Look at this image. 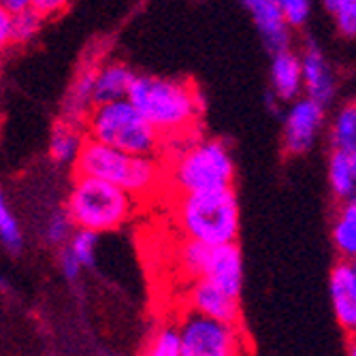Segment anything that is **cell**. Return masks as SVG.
Wrapping results in <instances>:
<instances>
[{
    "mask_svg": "<svg viewBox=\"0 0 356 356\" xmlns=\"http://www.w3.org/2000/svg\"><path fill=\"white\" fill-rule=\"evenodd\" d=\"M329 181L337 199L348 201L356 197V177H354V163L350 152L333 149L329 163Z\"/></svg>",
    "mask_w": 356,
    "mask_h": 356,
    "instance_id": "18",
    "label": "cell"
},
{
    "mask_svg": "<svg viewBox=\"0 0 356 356\" xmlns=\"http://www.w3.org/2000/svg\"><path fill=\"white\" fill-rule=\"evenodd\" d=\"M331 301L335 318L348 335L356 333V265L350 258L339 263L331 273Z\"/></svg>",
    "mask_w": 356,
    "mask_h": 356,
    "instance_id": "11",
    "label": "cell"
},
{
    "mask_svg": "<svg viewBox=\"0 0 356 356\" xmlns=\"http://www.w3.org/2000/svg\"><path fill=\"white\" fill-rule=\"evenodd\" d=\"M235 167L231 152L222 141H201L177 154L169 181L177 194L231 188Z\"/></svg>",
    "mask_w": 356,
    "mask_h": 356,
    "instance_id": "6",
    "label": "cell"
},
{
    "mask_svg": "<svg viewBox=\"0 0 356 356\" xmlns=\"http://www.w3.org/2000/svg\"><path fill=\"white\" fill-rule=\"evenodd\" d=\"M175 216L186 237L207 245L235 243L239 235V203L233 188L177 194Z\"/></svg>",
    "mask_w": 356,
    "mask_h": 356,
    "instance_id": "2",
    "label": "cell"
},
{
    "mask_svg": "<svg viewBox=\"0 0 356 356\" xmlns=\"http://www.w3.org/2000/svg\"><path fill=\"white\" fill-rule=\"evenodd\" d=\"M333 15L341 35L356 37V0H339Z\"/></svg>",
    "mask_w": 356,
    "mask_h": 356,
    "instance_id": "27",
    "label": "cell"
},
{
    "mask_svg": "<svg viewBox=\"0 0 356 356\" xmlns=\"http://www.w3.org/2000/svg\"><path fill=\"white\" fill-rule=\"evenodd\" d=\"M99 235L96 231L90 229H77V233H73L71 237V250L75 252V256L81 261L83 267H92L94 258H96V241H99Z\"/></svg>",
    "mask_w": 356,
    "mask_h": 356,
    "instance_id": "26",
    "label": "cell"
},
{
    "mask_svg": "<svg viewBox=\"0 0 356 356\" xmlns=\"http://www.w3.org/2000/svg\"><path fill=\"white\" fill-rule=\"evenodd\" d=\"M271 81H273V94L280 101L297 99L303 88V60L288 49L273 54Z\"/></svg>",
    "mask_w": 356,
    "mask_h": 356,
    "instance_id": "15",
    "label": "cell"
},
{
    "mask_svg": "<svg viewBox=\"0 0 356 356\" xmlns=\"http://www.w3.org/2000/svg\"><path fill=\"white\" fill-rule=\"evenodd\" d=\"M350 354H352V356H356V333H354V335H350Z\"/></svg>",
    "mask_w": 356,
    "mask_h": 356,
    "instance_id": "34",
    "label": "cell"
},
{
    "mask_svg": "<svg viewBox=\"0 0 356 356\" xmlns=\"http://www.w3.org/2000/svg\"><path fill=\"white\" fill-rule=\"evenodd\" d=\"M333 241L341 256L356 258V197L348 199L339 209L335 226H333Z\"/></svg>",
    "mask_w": 356,
    "mask_h": 356,
    "instance_id": "19",
    "label": "cell"
},
{
    "mask_svg": "<svg viewBox=\"0 0 356 356\" xmlns=\"http://www.w3.org/2000/svg\"><path fill=\"white\" fill-rule=\"evenodd\" d=\"M333 149H343L354 154L356 152V105H346L335 122H333V133H331Z\"/></svg>",
    "mask_w": 356,
    "mask_h": 356,
    "instance_id": "20",
    "label": "cell"
},
{
    "mask_svg": "<svg viewBox=\"0 0 356 356\" xmlns=\"http://www.w3.org/2000/svg\"><path fill=\"white\" fill-rule=\"evenodd\" d=\"M241 3H243V5H245L248 9H250V7H252V5L256 3V0H241Z\"/></svg>",
    "mask_w": 356,
    "mask_h": 356,
    "instance_id": "35",
    "label": "cell"
},
{
    "mask_svg": "<svg viewBox=\"0 0 356 356\" xmlns=\"http://www.w3.org/2000/svg\"><path fill=\"white\" fill-rule=\"evenodd\" d=\"M73 226H75V222H73L69 209L67 211H54L45 224V239L51 245H62L64 241H71Z\"/></svg>",
    "mask_w": 356,
    "mask_h": 356,
    "instance_id": "24",
    "label": "cell"
},
{
    "mask_svg": "<svg viewBox=\"0 0 356 356\" xmlns=\"http://www.w3.org/2000/svg\"><path fill=\"white\" fill-rule=\"evenodd\" d=\"M135 73L120 62L101 64L99 75H96L94 83V105L111 103L120 99H128V92L133 88Z\"/></svg>",
    "mask_w": 356,
    "mask_h": 356,
    "instance_id": "16",
    "label": "cell"
},
{
    "mask_svg": "<svg viewBox=\"0 0 356 356\" xmlns=\"http://www.w3.org/2000/svg\"><path fill=\"white\" fill-rule=\"evenodd\" d=\"M86 137L128 154L156 156L163 135L131 99L94 105L86 120Z\"/></svg>",
    "mask_w": 356,
    "mask_h": 356,
    "instance_id": "4",
    "label": "cell"
},
{
    "mask_svg": "<svg viewBox=\"0 0 356 356\" xmlns=\"http://www.w3.org/2000/svg\"><path fill=\"white\" fill-rule=\"evenodd\" d=\"M301 60H303V88L307 96L322 105H329L335 94V79L320 47L309 43Z\"/></svg>",
    "mask_w": 356,
    "mask_h": 356,
    "instance_id": "13",
    "label": "cell"
},
{
    "mask_svg": "<svg viewBox=\"0 0 356 356\" xmlns=\"http://www.w3.org/2000/svg\"><path fill=\"white\" fill-rule=\"evenodd\" d=\"M0 237H3L5 248L13 254H17L24 245V237L19 231L17 218L13 216V211L9 209V205L5 201H0Z\"/></svg>",
    "mask_w": 356,
    "mask_h": 356,
    "instance_id": "23",
    "label": "cell"
},
{
    "mask_svg": "<svg viewBox=\"0 0 356 356\" xmlns=\"http://www.w3.org/2000/svg\"><path fill=\"white\" fill-rule=\"evenodd\" d=\"M322 107L325 105L307 96L297 101L288 111L284 122V145L290 154H303L314 145L322 120H325Z\"/></svg>",
    "mask_w": 356,
    "mask_h": 356,
    "instance_id": "8",
    "label": "cell"
},
{
    "mask_svg": "<svg viewBox=\"0 0 356 356\" xmlns=\"http://www.w3.org/2000/svg\"><path fill=\"white\" fill-rule=\"evenodd\" d=\"M184 356H233L245 350V337L239 322H224L199 312H190L181 320Z\"/></svg>",
    "mask_w": 356,
    "mask_h": 356,
    "instance_id": "7",
    "label": "cell"
},
{
    "mask_svg": "<svg viewBox=\"0 0 356 356\" xmlns=\"http://www.w3.org/2000/svg\"><path fill=\"white\" fill-rule=\"evenodd\" d=\"M250 13L261 30V35L265 39V45L271 54L284 51L288 49V19L286 13L282 9L280 0H256V3L250 7Z\"/></svg>",
    "mask_w": 356,
    "mask_h": 356,
    "instance_id": "12",
    "label": "cell"
},
{
    "mask_svg": "<svg viewBox=\"0 0 356 356\" xmlns=\"http://www.w3.org/2000/svg\"><path fill=\"white\" fill-rule=\"evenodd\" d=\"M203 277L218 284L229 295L239 297L243 286V261L237 243L211 245Z\"/></svg>",
    "mask_w": 356,
    "mask_h": 356,
    "instance_id": "10",
    "label": "cell"
},
{
    "mask_svg": "<svg viewBox=\"0 0 356 356\" xmlns=\"http://www.w3.org/2000/svg\"><path fill=\"white\" fill-rule=\"evenodd\" d=\"M209 250H211V245L197 241V239H190V237H186L184 245L179 248V263H181L184 271L188 275H192L194 280L203 277L207 258H209Z\"/></svg>",
    "mask_w": 356,
    "mask_h": 356,
    "instance_id": "21",
    "label": "cell"
},
{
    "mask_svg": "<svg viewBox=\"0 0 356 356\" xmlns=\"http://www.w3.org/2000/svg\"><path fill=\"white\" fill-rule=\"evenodd\" d=\"M83 141H86V137L79 133L77 124L64 120V122L56 124L51 131L49 156L56 160V163H75Z\"/></svg>",
    "mask_w": 356,
    "mask_h": 356,
    "instance_id": "17",
    "label": "cell"
},
{
    "mask_svg": "<svg viewBox=\"0 0 356 356\" xmlns=\"http://www.w3.org/2000/svg\"><path fill=\"white\" fill-rule=\"evenodd\" d=\"M0 41L3 45H9L13 41V15L9 11H0Z\"/></svg>",
    "mask_w": 356,
    "mask_h": 356,
    "instance_id": "31",
    "label": "cell"
},
{
    "mask_svg": "<svg viewBox=\"0 0 356 356\" xmlns=\"http://www.w3.org/2000/svg\"><path fill=\"white\" fill-rule=\"evenodd\" d=\"M135 199L122 186L101 179L77 175L67 209L77 229H90L96 233L115 231L133 216Z\"/></svg>",
    "mask_w": 356,
    "mask_h": 356,
    "instance_id": "5",
    "label": "cell"
},
{
    "mask_svg": "<svg viewBox=\"0 0 356 356\" xmlns=\"http://www.w3.org/2000/svg\"><path fill=\"white\" fill-rule=\"evenodd\" d=\"M81 267H83L81 261L75 256V252L71 248H64L60 252V269H62V273H64V277H67V280H77Z\"/></svg>",
    "mask_w": 356,
    "mask_h": 356,
    "instance_id": "29",
    "label": "cell"
},
{
    "mask_svg": "<svg viewBox=\"0 0 356 356\" xmlns=\"http://www.w3.org/2000/svg\"><path fill=\"white\" fill-rule=\"evenodd\" d=\"M139 111L158 128L160 135H184L201 115V94L184 79L171 77H135L128 92Z\"/></svg>",
    "mask_w": 356,
    "mask_h": 356,
    "instance_id": "1",
    "label": "cell"
},
{
    "mask_svg": "<svg viewBox=\"0 0 356 356\" xmlns=\"http://www.w3.org/2000/svg\"><path fill=\"white\" fill-rule=\"evenodd\" d=\"M188 303H190V309L199 312L203 316H209V318H216V320L239 322L241 318L239 297L229 295L218 284L205 277L194 280L188 293Z\"/></svg>",
    "mask_w": 356,
    "mask_h": 356,
    "instance_id": "9",
    "label": "cell"
},
{
    "mask_svg": "<svg viewBox=\"0 0 356 356\" xmlns=\"http://www.w3.org/2000/svg\"><path fill=\"white\" fill-rule=\"evenodd\" d=\"M75 173L101 177L128 190L133 197H145L163 179V169L154 156H137L86 137L75 160Z\"/></svg>",
    "mask_w": 356,
    "mask_h": 356,
    "instance_id": "3",
    "label": "cell"
},
{
    "mask_svg": "<svg viewBox=\"0 0 356 356\" xmlns=\"http://www.w3.org/2000/svg\"><path fill=\"white\" fill-rule=\"evenodd\" d=\"M67 5H69V0H32V9L39 11L45 19L60 15L67 9Z\"/></svg>",
    "mask_w": 356,
    "mask_h": 356,
    "instance_id": "30",
    "label": "cell"
},
{
    "mask_svg": "<svg viewBox=\"0 0 356 356\" xmlns=\"http://www.w3.org/2000/svg\"><path fill=\"white\" fill-rule=\"evenodd\" d=\"M290 26H301L309 15V0H280Z\"/></svg>",
    "mask_w": 356,
    "mask_h": 356,
    "instance_id": "28",
    "label": "cell"
},
{
    "mask_svg": "<svg viewBox=\"0 0 356 356\" xmlns=\"http://www.w3.org/2000/svg\"><path fill=\"white\" fill-rule=\"evenodd\" d=\"M152 356H184V339L179 329L163 327L158 329L145 350Z\"/></svg>",
    "mask_w": 356,
    "mask_h": 356,
    "instance_id": "22",
    "label": "cell"
},
{
    "mask_svg": "<svg viewBox=\"0 0 356 356\" xmlns=\"http://www.w3.org/2000/svg\"><path fill=\"white\" fill-rule=\"evenodd\" d=\"M43 15L35 9H28L24 13L13 15V41L11 43H28L37 37V32L41 30Z\"/></svg>",
    "mask_w": 356,
    "mask_h": 356,
    "instance_id": "25",
    "label": "cell"
},
{
    "mask_svg": "<svg viewBox=\"0 0 356 356\" xmlns=\"http://www.w3.org/2000/svg\"><path fill=\"white\" fill-rule=\"evenodd\" d=\"M0 7L9 11L11 15H17V13L32 9V0H0Z\"/></svg>",
    "mask_w": 356,
    "mask_h": 356,
    "instance_id": "32",
    "label": "cell"
},
{
    "mask_svg": "<svg viewBox=\"0 0 356 356\" xmlns=\"http://www.w3.org/2000/svg\"><path fill=\"white\" fill-rule=\"evenodd\" d=\"M352 163H354V177H356V152L352 154Z\"/></svg>",
    "mask_w": 356,
    "mask_h": 356,
    "instance_id": "36",
    "label": "cell"
},
{
    "mask_svg": "<svg viewBox=\"0 0 356 356\" xmlns=\"http://www.w3.org/2000/svg\"><path fill=\"white\" fill-rule=\"evenodd\" d=\"M99 69H101V64H86L79 71L77 79L73 81L67 94V101H64V120L67 122L86 126V120L90 111L94 109V83H96Z\"/></svg>",
    "mask_w": 356,
    "mask_h": 356,
    "instance_id": "14",
    "label": "cell"
},
{
    "mask_svg": "<svg viewBox=\"0 0 356 356\" xmlns=\"http://www.w3.org/2000/svg\"><path fill=\"white\" fill-rule=\"evenodd\" d=\"M322 3H325V7L333 13L337 9V5H339V0H322Z\"/></svg>",
    "mask_w": 356,
    "mask_h": 356,
    "instance_id": "33",
    "label": "cell"
}]
</instances>
